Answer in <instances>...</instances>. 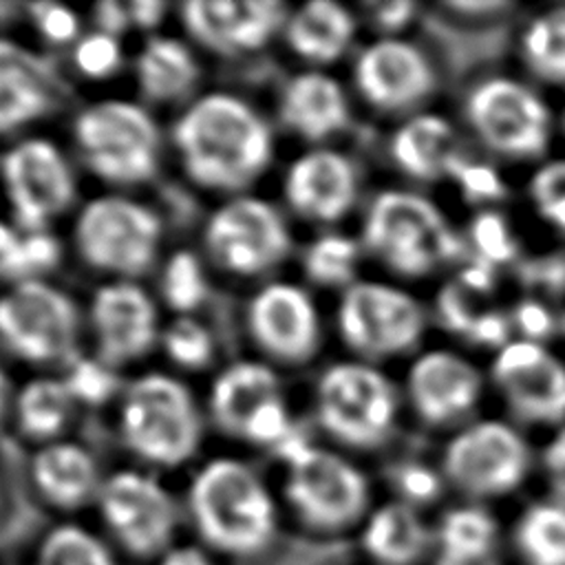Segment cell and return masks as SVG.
Wrapping results in <instances>:
<instances>
[{
    "label": "cell",
    "instance_id": "cell-18",
    "mask_svg": "<svg viewBox=\"0 0 565 565\" xmlns=\"http://www.w3.org/2000/svg\"><path fill=\"white\" fill-rule=\"evenodd\" d=\"M90 329L97 358L108 366L139 360L159 338L154 300L132 280L106 282L93 294Z\"/></svg>",
    "mask_w": 565,
    "mask_h": 565
},
{
    "label": "cell",
    "instance_id": "cell-14",
    "mask_svg": "<svg viewBox=\"0 0 565 565\" xmlns=\"http://www.w3.org/2000/svg\"><path fill=\"white\" fill-rule=\"evenodd\" d=\"M205 247L218 267L238 276H256L287 256L291 236L271 203L234 196L210 216Z\"/></svg>",
    "mask_w": 565,
    "mask_h": 565
},
{
    "label": "cell",
    "instance_id": "cell-44",
    "mask_svg": "<svg viewBox=\"0 0 565 565\" xmlns=\"http://www.w3.org/2000/svg\"><path fill=\"white\" fill-rule=\"evenodd\" d=\"M73 62L79 73L86 77H108L113 75L121 64V44L117 35H110L106 31H93L82 35L75 42L73 49Z\"/></svg>",
    "mask_w": 565,
    "mask_h": 565
},
{
    "label": "cell",
    "instance_id": "cell-53",
    "mask_svg": "<svg viewBox=\"0 0 565 565\" xmlns=\"http://www.w3.org/2000/svg\"><path fill=\"white\" fill-rule=\"evenodd\" d=\"M417 4L408 0H393V2H373L369 4L371 20L386 33L399 31L415 18Z\"/></svg>",
    "mask_w": 565,
    "mask_h": 565
},
{
    "label": "cell",
    "instance_id": "cell-45",
    "mask_svg": "<svg viewBox=\"0 0 565 565\" xmlns=\"http://www.w3.org/2000/svg\"><path fill=\"white\" fill-rule=\"evenodd\" d=\"M444 475H437L433 468L419 461L399 463L393 470V483L397 490V499L422 510L424 505L439 499L444 490Z\"/></svg>",
    "mask_w": 565,
    "mask_h": 565
},
{
    "label": "cell",
    "instance_id": "cell-11",
    "mask_svg": "<svg viewBox=\"0 0 565 565\" xmlns=\"http://www.w3.org/2000/svg\"><path fill=\"white\" fill-rule=\"evenodd\" d=\"M77 324L73 300L42 278L15 282L0 294V342L31 364L71 360Z\"/></svg>",
    "mask_w": 565,
    "mask_h": 565
},
{
    "label": "cell",
    "instance_id": "cell-58",
    "mask_svg": "<svg viewBox=\"0 0 565 565\" xmlns=\"http://www.w3.org/2000/svg\"><path fill=\"white\" fill-rule=\"evenodd\" d=\"M7 402H9V380H7L4 371L0 369V417H2L4 408H7Z\"/></svg>",
    "mask_w": 565,
    "mask_h": 565
},
{
    "label": "cell",
    "instance_id": "cell-2",
    "mask_svg": "<svg viewBox=\"0 0 565 565\" xmlns=\"http://www.w3.org/2000/svg\"><path fill=\"white\" fill-rule=\"evenodd\" d=\"M172 141L188 177L218 192L247 188L274 152L265 119L232 93H207L177 119Z\"/></svg>",
    "mask_w": 565,
    "mask_h": 565
},
{
    "label": "cell",
    "instance_id": "cell-54",
    "mask_svg": "<svg viewBox=\"0 0 565 565\" xmlns=\"http://www.w3.org/2000/svg\"><path fill=\"white\" fill-rule=\"evenodd\" d=\"M543 466H545L554 499L565 503V428L545 448Z\"/></svg>",
    "mask_w": 565,
    "mask_h": 565
},
{
    "label": "cell",
    "instance_id": "cell-38",
    "mask_svg": "<svg viewBox=\"0 0 565 565\" xmlns=\"http://www.w3.org/2000/svg\"><path fill=\"white\" fill-rule=\"evenodd\" d=\"M62 247L49 230L44 232H22L0 252V278L15 282L40 280V276L53 269L60 260Z\"/></svg>",
    "mask_w": 565,
    "mask_h": 565
},
{
    "label": "cell",
    "instance_id": "cell-17",
    "mask_svg": "<svg viewBox=\"0 0 565 565\" xmlns=\"http://www.w3.org/2000/svg\"><path fill=\"white\" fill-rule=\"evenodd\" d=\"M492 375L521 419L532 424L565 419V366L539 342H508L492 364Z\"/></svg>",
    "mask_w": 565,
    "mask_h": 565
},
{
    "label": "cell",
    "instance_id": "cell-9",
    "mask_svg": "<svg viewBox=\"0 0 565 565\" xmlns=\"http://www.w3.org/2000/svg\"><path fill=\"white\" fill-rule=\"evenodd\" d=\"M316 413L333 439L353 448H375L395 426L397 397L373 366L340 362L329 366L316 386Z\"/></svg>",
    "mask_w": 565,
    "mask_h": 565
},
{
    "label": "cell",
    "instance_id": "cell-30",
    "mask_svg": "<svg viewBox=\"0 0 565 565\" xmlns=\"http://www.w3.org/2000/svg\"><path fill=\"white\" fill-rule=\"evenodd\" d=\"M501 530L479 503L450 508L435 525L437 565H494Z\"/></svg>",
    "mask_w": 565,
    "mask_h": 565
},
{
    "label": "cell",
    "instance_id": "cell-16",
    "mask_svg": "<svg viewBox=\"0 0 565 565\" xmlns=\"http://www.w3.org/2000/svg\"><path fill=\"white\" fill-rule=\"evenodd\" d=\"M289 13L278 0H190L181 7L188 33L218 55L263 49L285 29Z\"/></svg>",
    "mask_w": 565,
    "mask_h": 565
},
{
    "label": "cell",
    "instance_id": "cell-24",
    "mask_svg": "<svg viewBox=\"0 0 565 565\" xmlns=\"http://www.w3.org/2000/svg\"><path fill=\"white\" fill-rule=\"evenodd\" d=\"M422 29L437 51L444 68L455 79L483 68L505 55L510 26L505 18L472 20L461 18L444 7L422 18Z\"/></svg>",
    "mask_w": 565,
    "mask_h": 565
},
{
    "label": "cell",
    "instance_id": "cell-27",
    "mask_svg": "<svg viewBox=\"0 0 565 565\" xmlns=\"http://www.w3.org/2000/svg\"><path fill=\"white\" fill-rule=\"evenodd\" d=\"M280 121L307 141H324L349 124V99L342 86L318 71L291 77L278 104Z\"/></svg>",
    "mask_w": 565,
    "mask_h": 565
},
{
    "label": "cell",
    "instance_id": "cell-29",
    "mask_svg": "<svg viewBox=\"0 0 565 565\" xmlns=\"http://www.w3.org/2000/svg\"><path fill=\"white\" fill-rule=\"evenodd\" d=\"M282 33L296 55L313 64H329L349 49L355 20L338 2L311 0L289 13Z\"/></svg>",
    "mask_w": 565,
    "mask_h": 565
},
{
    "label": "cell",
    "instance_id": "cell-36",
    "mask_svg": "<svg viewBox=\"0 0 565 565\" xmlns=\"http://www.w3.org/2000/svg\"><path fill=\"white\" fill-rule=\"evenodd\" d=\"M523 60L545 82H565V9L539 15L523 33Z\"/></svg>",
    "mask_w": 565,
    "mask_h": 565
},
{
    "label": "cell",
    "instance_id": "cell-22",
    "mask_svg": "<svg viewBox=\"0 0 565 565\" xmlns=\"http://www.w3.org/2000/svg\"><path fill=\"white\" fill-rule=\"evenodd\" d=\"M358 194L353 163L327 148L300 154L285 174V199L305 218L331 223L342 218Z\"/></svg>",
    "mask_w": 565,
    "mask_h": 565
},
{
    "label": "cell",
    "instance_id": "cell-42",
    "mask_svg": "<svg viewBox=\"0 0 565 565\" xmlns=\"http://www.w3.org/2000/svg\"><path fill=\"white\" fill-rule=\"evenodd\" d=\"M470 241L477 252V260L488 263L490 267L508 263L516 254V241L497 212H481L470 225Z\"/></svg>",
    "mask_w": 565,
    "mask_h": 565
},
{
    "label": "cell",
    "instance_id": "cell-20",
    "mask_svg": "<svg viewBox=\"0 0 565 565\" xmlns=\"http://www.w3.org/2000/svg\"><path fill=\"white\" fill-rule=\"evenodd\" d=\"M437 75L428 57L402 40H380L355 62L360 95L382 110H406L435 90Z\"/></svg>",
    "mask_w": 565,
    "mask_h": 565
},
{
    "label": "cell",
    "instance_id": "cell-6",
    "mask_svg": "<svg viewBox=\"0 0 565 565\" xmlns=\"http://www.w3.org/2000/svg\"><path fill=\"white\" fill-rule=\"evenodd\" d=\"M362 236L373 254L404 276L426 274L461 254V241L439 210L413 192H382L366 212Z\"/></svg>",
    "mask_w": 565,
    "mask_h": 565
},
{
    "label": "cell",
    "instance_id": "cell-32",
    "mask_svg": "<svg viewBox=\"0 0 565 565\" xmlns=\"http://www.w3.org/2000/svg\"><path fill=\"white\" fill-rule=\"evenodd\" d=\"M391 157L406 174L433 181L446 174L457 157L455 132L437 115H417L393 135Z\"/></svg>",
    "mask_w": 565,
    "mask_h": 565
},
{
    "label": "cell",
    "instance_id": "cell-51",
    "mask_svg": "<svg viewBox=\"0 0 565 565\" xmlns=\"http://www.w3.org/2000/svg\"><path fill=\"white\" fill-rule=\"evenodd\" d=\"M152 565H221V558L199 541H177L166 552H161Z\"/></svg>",
    "mask_w": 565,
    "mask_h": 565
},
{
    "label": "cell",
    "instance_id": "cell-13",
    "mask_svg": "<svg viewBox=\"0 0 565 565\" xmlns=\"http://www.w3.org/2000/svg\"><path fill=\"white\" fill-rule=\"evenodd\" d=\"M424 324V309L413 296L380 282H353L338 307L342 340L364 358H391L413 349Z\"/></svg>",
    "mask_w": 565,
    "mask_h": 565
},
{
    "label": "cell",
    "instance_id": "cell-19",
    "mask_svg": "<svg viewBox=\"0 0 565 565\" xmlns=\"http://www.w3.org/2000/svg\"><path fill=\"white\" fill-rule=\"evenodd\" d=\"M254 342L276 360L305 362L320 342V320L309 294L291 282L265 285L249 302Z\"/></svg>",
    "mask_w": 565,
    "mask_h": 565
},
{
    "label": "cell",
    "instance_id": "cell-39",
    "mask_svg": "<svg viewBox=\"0 0 565 565\" xmlns=\"http://www.w3.org/2000/svg\"><path fill=\"white\" fill-rule=\"evenodd\" d=\"M161 298L168 307L188 316L207 298V276L192 252H174L161 271Z\"/></svg>",
    "mask_w": 565,
    "mask_h": 565
},
{
    "label": "cell",
    "instance_id": "cell-59",
    "mask_svg": "<svg viewBox=\"0 0 565 565\" xmlns=\"http://www.w3.org/2000/svg\"><path fill=\"white\" fill-rule=\"evenodd\" d=\"M563 329H565V318H563Z\"/></svg>",
    "mask_w": 565,
    "mask_h": 565
},
{
    "label": "cell",
    "instance_id": "cell-5",
    "mask_svg": "<svg viewBox=\"0 0 565 565\" xmlns=\"http://www.w3.org/2000/svg\"><path fill=\"white\" fill-rule=\"evenodd\" d=\"M75 148L104 181L135 185L152 179L159 166L161 137L146 108L126 99H102L73 121Z\"/></svg>",
    "mask_w": 565,
    "mask_h": 565
},
{
    "label": "cell",
    "instance_id": "cell-4",
    "mask_svg": "<svg viewBox=\"0 0 565 565\" xmlns=\"http://www.w3.org/2000/svg\"><path fill=\"white\" fill-rule=\"evenodd\" d=\"M119 430L126 448L141 461L177 468L199 448L201 417L183 382L166 373H146L126 388Z\"/></svg>",
    "mask_w": 565,
    "mask_h": 565
},
{
    "label": "cell",
    "instance_id": "cell-33",
    "mask_svg": "<svg viewBox=\"0 0 565 565\" xmlns=\"http://www.w3.org/2000/svg\"><path fill=\"white\" fill-rule=\"evenodd\" d=\"M77 402L62 377H35L15 397V419L22 435L33 441L51 444L64 433Z\"/></svg>",
    "mask_w": 565,
    "mask_h": 565
},
{
    "label": "cell",
    "instance_id": "cell-23",
    "mask_svg": "<svg viewBox=\"0 0 565 565\" xmlns=\"http://www.w3.org/2000/svg\"><path fill=\"white\" fill-rule=\"evenodd\" d=\"M408 395L415 413L433 426L466 415L481 395V377L472 364L448 351L422 355L408 375Z\"/></svg>",
    "mask_w": 565,
    "mask_h": 565
},
{
    "label": "cell",
    "instance_id": "cell-40",
    "mask_svg": "<svg viewBox=\"0 0 565 565\" xmlns=\"http://www.w3.org/2000/svg\"><path fill=\"white\" fill-rule=\"evenodd\" d=\"M168 358L181 369H203L214 355L210 329L192 316L174 318L161 333Z\"/></svg>",
    "mask_w": 565,
    "mask_h": 565
},
{
    "label": "cell",
    "instance_id": "cell-52",
    "mask_svg": "<svg viewBox=\"0 0 565 565\" xmlns=\"http://www.w3.org/2000/svg\"><path fill=\"white\" fill-rule=\"evenodd\" d=\"M510 335V320L499 311H486L468 331L466 338H470L477 344L483 347H505Z\"/></svg>",
    "mask_w": 565,
    "mask_h": 565
},
{
    "label": "cell",
    "instance_id": "cell-8",
    "mask_svg": "<svg viewBox=\"0 0 565 565\" xmlns=\"http://www.w3.org/2000/svg\"><path fill=\"white\" fill-rule=\"evenodd\" d=\"M161 218L148 205L126 196H99L75 221L79 256L95 269L128 280L143 274L161 245Z\"/></svg>",
    "mask_w": 565,
    "mask_h": 565
},
{
    "label": "cell",
    "instance_id": "cell-21",
    "mask_svg": "<svg viewBox=\"0 0 565 565\" xmlns=\"http://www.w3.org/2000/svg\"><path fill=\"white\" fill-rule=\"evenodd\" d=\"M62 95L64 84L46 57L20 42L0 38V132L46 117Z\"/></svg>",
    "mask_w": 565,
    "mask_h": 565
},
{
    "label": "cell",
    "instance_id": "cell-55",
    "mask_svg": "<svg viewBox=\"0 0 565 565\" xmlns=\"http://www.w3.org/2000/svg\"><path fill=\"white\" fill-rule=\"evenodd\" d=\"M441 7L455 15L472 18V20H497L512 9L510 2H501V0H452Z\"/></svg>",
    "mask_w": 565,
    "mask_h": 565
},
{
    "label": "cell",
    "instance_id": "cell-60",
    "mask_svg": "<svg viewBox=\"0 0 565 565\" xmlns=\"http://www.w3.org/2000/svg\"><path fill=\"white\" fill-rule=\"evenodd\" d=\"M0 501H2V494H0Z\"/></svg>",
    "mask_w": 565,
    "mask_h": 565
},
{
    "label": "cell",
    "instance_id": "cell-34",
    "mask_svg": "<svg viewBox=\"0 0 565 565\" xmlns=\"http://www.w3.org/2000/svg\"><path fill=\"white\" fill-rule=\"evenodd\" d=\"M510 539L521 565H565V503L552 499L527 505Z\"/></svg>",
    "mask_w": 565,
    "mask_h": 565
},
{
    "label": "cell",
    "instance_id": "cell-3",
    "mask_svg": "<svg viewBox=\"0 0 565 565\" xmlns=\"http://www.w3.org/2000/svg\"><path fill=\"white\" fill-rule=\"evenodd\" d=\"M278 455L285 463L282 503L300 527L335 536L362 525L373 505L369 479L355 463L302 437L287 441Z\"/></svg>",
    "mask_w": 565,
    "mask_h": 565
},
{
    "label": "cell",
    "instance_id": "cell-46",
    "mask_svg": "<svg viewBox=\"0 0 565 565\" xmlns=\"http://www.w3.org/2000/svg\"><path fill=\"white\" fill-rule=\"evenodd\" d=\"M470 201H494L505 194V185L501 177L486 163L468 161L463 157H455L446 172Z\"/></svg>",
    "mask_w": 565,
    "mask_h": 565
},
{
    "label": "cell",
    "instance_id": "cell-28",
    "mask_svg": "<svg viewBox=\"0 0 565 565\" xmlns=\"http://www.w3.org/2000/svg\"><path fill=\"white\" fill-rule=\"evenodd\" d=\"M278 397H282L278 375L263 362L241 360L216 375L210 393V411L225 433L243 437L249 419Z\"/></svg>",
    "mask_w": 565,
    "mask_h": 565
},
{
    "label": "cell",
    "instance_id": "cell-43",
    "mask_svg": "<svg viewBox=\"0 0 565 565\" xmlns=\"http://www.w3.org/2000/svg\"><path fill=\"white\" fill-rule=\"evenodd\" d=\"M483 294L470 289L457 278L441 287L437 296V313L450 331L468 335L470 327L488 311L483 307Z\"/></svg>",
    "mask_w": 565,
    "mask_h": 565
},
{
    "label": "cell",
    "instance_id": "cell-7",
    "mask_svg": "<svg viewBox=\"0 0 565 565\" xmlns=\"http://www.w3.org/2000/svg\"><path fill=\"white\" fill-rule=\"evenodd\" d=\"M104 534L135 558H157L177 543L179 503L150 472L121 468L104 477L95 501Z\"/></svg>",
    "mask_w": 565,
    "mask_h": 565
},
{
    "label": "cell",
    "instance_id": "cell-1",
    "mask_svg": "<svg viewBox=\"0 0 565 565\" xmlns=\"http://www.w3.org/2000/svg\"><path fill=\"white\" fill-rule=\"evenodd\" d=\"M185 510L199 543L218 558H263L280 536L274 492L252 466L234 457H216L196 470Z\"/></svg>",
    "mask_w": 565,
    "mask_h": 565
},
{
    "label": "cell",
    "instance_id": "cell-25",
    "mask_svg": "<svg viewBox=\"0 0 565 565\" xmlns=\"http://www.w3.org/2000/svg\"><path fill=\"white\" fill-rule=\"evenodd\" d=\"M358 541L366 565H424L435 558V525L399 499L371 508L358 527Z\"/></svg>",
    "mask_w": 565,
    "mask_h": 565
},
{
    "label": "cell",
    "instance_id": "cell-56",
    "mask_svg": "<svg viewBox=\"0 0 565 565\" xmlns=\"http://www.w3.org/2000/svg\"><path fill=\"white\" fill-rule=\"evenodd\" d=\"M126 9H128L130 24L132 26H141V29L154 26L161 20V15H163V4L148 2V0L130 2V4H126Z\"/></svg>",
    "mask_w": 565,
    "mask_h": 565
},
{
    "label": "cell",
    "instance_id": "cell-49",
    "mask_svg": "<svg viewBox=\"0 0 565 565\" xmlns=\"http://www.w3.org/2000/svg\"><path fill=\"white\" fill-rule=\"evenodd\" d=\"M530 194L541 212L565 201V161H554L541 168L532 179Z\"/></svg>",
    "mask_w": 565,
    "mask_h": 565
},
{
    "label": "cell",
    "instance_id": "cell-41",
    "mask_svg": "<svg viewBox=\"0 0 565 565\" xmlns=\"http://www.w3.org/2000/svg\"><path fill=\"white\" fill-rule=\"evenodd\" d=\"M62 380L77 404L99 406L117 391V375L113 366L99 358H73Z\"/></svg>",
    "mask_w": 565,
    "mask_h": 565
},
{
    "label": "cell",
    "instance_id": "cell-10",
    "mask_svg": "<svg viewBox=\"0 0 565 565\" xmlns=\"http://www.w3.org/2000/svg\"><path fill=\"white\" fill-rule=\"evenodd\" d=\"M532 466L525 439L501 422H479L444 450V481L470 501H488L512 494L523 486Z\"/></svg>",
    "mask_w": 565,
    "mask_h": 565
},
{
    "label": "cell",
    "instance_id": "cell-12",
    "mask_svg": "<svg viewBox=\"0 0 565 565\" xmlns=\"http://www.w3.org/2000/svg\"><path fill=\"white\" fill-rule=\"evenodd\" d=\"M0 177L15 227L44 232L75 196V179L62 150L49 139L31 137L9 148Z\"/></svg>",
    "mask_w": 565,
    "mask_h": 565
},
{
    "label": "cell",
    "instance_id": "cell-47",
    "mask_svg": "<svg viewBox=\"0 0 565 565\" xmlns=\"http://www.w3.org/2000/svg\"><path fill=\"white\" fill-rule=\"evenodd\" d=\"M31 20H33L38 33L53 44H68V42H77L82 38L79 35V15L64 4H55V2L33 4Z\"/></svg>",
    "mask_w": 565,
    "mask_h": 565
},
{
    "label": "cell",
    "instance_id": "cell-35",
    "mask_svg": "<svg viewBox=\"0 0 565 565\" xmlns=\"http://www.w3.org/2000/svg\"><path fill=\"white\" fill-rule=\"evenodd\" d=\"M33 565H119V558L104 534L75 521H62L40 536Z\"/></svg>",
    "mask_w": 565,
    "mask_h": 565
},
{
    "label": "cell",
    "instance_id": "cell-15",
    "mask_svg": "<svg viewBox=\"0 0 565 565\" xmlns=\"http://www.w3.org/2000/svg\"><path fill=\"white\" fill-rule=\"evenodd\" d=\"M466 117L477 137L503 157L532 159L547 148V108L519 82L503 77L481 82L466 99Z\"/></svg>",
    "mask_w": 565,
    "mask_h": 565
},
{
    "label": "cell",
    "instance_id": "cell-50",
    "mask_svg": "<svg viewBox=\"0 0 565 565\" xmlns=\"http://www.w3.org/2000/svg\"><path fill=\"white\" fill-rule=\"evenodd\" d=\"M512 322L521 331L523 340H530V342H539V340L547 338L554 329L552 313L541 302H534V300H523L514 309Z\"/></svg>",
    "mask_w": 565,
    "mask_h": 565
},
{
    "label": "cell",
    "instance_id": "cell-57",
    "mask_svg": "<svg viewBox=\"0 0 565 565\" xmlns=\"http://www.w3.org/2000/svg\"><path fill=\"white\" fill-rule=\"evenodd\" d=\"M541 214H543L552 225H556L561 232H565V201L550 205V207L543 210Z\"/></svg>",
    "mask_w": 565,
    "mask_h": 565
},
{
    "label": "cell",
    "instance_id": "cell-48",
    "mask_svg": "<svg viewBox=\"0 0 565 565\" xmlns=\"http://www.w3.org/2000/svg\"><path fill=\"white\" fill-rule=\"evenodd\" d=\"M519 276L525 285L558 296L565 291V256H543L527 260L519 267Z\"/></svg>",
    "mask_w": 565,
    "mask_h": 565
},
{
    "label": "cell",
    "instance_id": "cell-37",
    "mask_svg": "<svg viewBox=\"0 0 565 565\" xmlns=\"http://www.w3.org/2000/svg\"><path fill=\"white\" fill-rule=\"evenodd\" d=\"M358 243L349 236L322 234L305 249V274L309 276V280L322 287H351L358 269Z\"/></svg>",
    "mask_w": 565,
    "mask_h": 565
},
{
    "label": "cell",
    "instance_id": "cell-31",
    "mask_svg": "<svg viewBox=\"0 0 565 565\" xmlns=\"http://www.w3.org/2000/svg\"><path fill=\"white\" fill-rule=\"evenodd\" d=\"M135 77L148 99L168 104L185 97L192 90L199 77V64L181 40L170 35H152L137 55Z\"/></svg>",
    "mask_w": 565,
    "mask_h": 565
},
{
    "label": "cell",
    "instance_id": "cell-26",
    "mask_svg": "<svg viewBox=\"0 0 565 565\" xmlns=\"http://www.w3.org/2000/svg\"><path fill=\"white\" fill-rule=\"evenodd\" d=\"M31 481L38 497L51 508L75 512L97 501L104 477L88 448L57 439L33 455Z\"/></svg>",
    "mask_w": 565,
    "mask_h": 565
}]
</instances>
